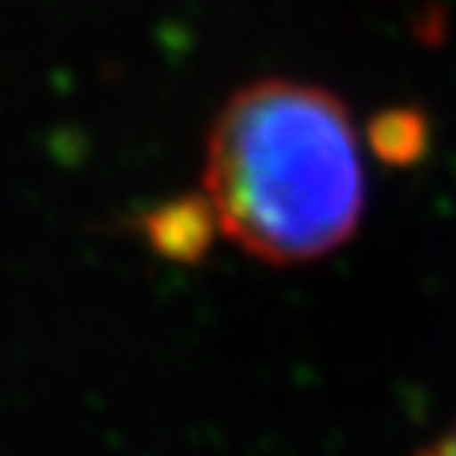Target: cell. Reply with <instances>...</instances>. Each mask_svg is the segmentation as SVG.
<instances>
[{"label":"cell","instance_id":"obj_2","mask_svg":"<svg viewBox=\"0 0 456 456\" xmlns=\"http://www.w3.org/2000/svg\"><path fill=\"white\" fill-rule=\"evenodd\" d=\"M425 456H456V421L444 431L441 437H437V444L428 450Z\"/></svg>","mask_w":456,"mask_h":456},{"label":"cell","instance_id":"obj_1","mask_svg":"<svg viewBox=\"0 0 456 456\" xmlns=\"http://www.w3.org/2000/svg\"><path fill=\"white\" fill-rule=\"evenodd\" d=\"M209 216L270 264H307L339 248L364 209L358 134L339 99L264 79L228 99L207 140Z\"/></svg>","mask_w":456,"mask_h":456}]
</instances>
